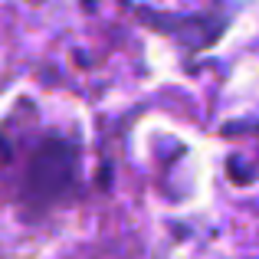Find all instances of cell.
Here are the masks:
<instances>
[{
    "mask_svg": "<svg viewBox=\"0 0 259 259\" xmlns=\"http://www.w3.org/2000/svg\"><path fill=\"white\" fill-rule=\"evenodd\" d=\"M72 177H76V148L66 141H46L30 164L26 187L33 200L46 207L72 187Z\"/></svg>",
    "mask_w": 259,
    "mask_h": 259,
    "instance_id": "obj_1",
    "label": "cell"
}]
</instances>
